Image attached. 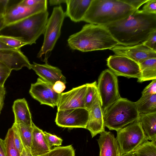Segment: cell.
Here are the masks:
<instances>
[{"label": "cell", "instance_id": "cell-9", "mask_svg": "<svg viewBox=\"0 0 156 156\" xmlns=\"http://www.w3.org/2000/svg\"><path fill=\"white\" fill-rule=\"evenodd\" d=\"M89 117V111L84 108L58 110L55 122L59 127L68 128H86Z\"/></svg>", "mask_w": 156, "mask_h": 156}, {"label": "cell", "instance_id": "cell-10", "mask_svg": "<svg viewBox=\"0 0 156 156\" xmlns=\"http://www.w3.org/2000/svg\"><path fill=\"white\" fill-rule=\"evenodd\" d=\"M107 65L117 76L128 78L141 77V71L139 63L125 56L115 55H110L107 59Z\"/></svg>", "mask_w": 156, "mask_h": 156}, {"label": "cell", "instance_id": "cell-42", "mask_svg": "<svg viewBox=\"0 0 156 156\" xmlns=\"http://www.w3.org/2000/svg\"><path fill=\"white\" fill-rule=\"evenodd\" d=\"M20 156H34L33 155L31 152L30 148L26 146L24 147Z\"/></svg>", "mask_w": 156, "mask_h": 156}, {"label": "cell", "instance_id": "cell-16", "mask_svg": "<svg viewBox=\"0 0 156 156\" xmlns=\"http://www.w3.org/2000/svg\"><path fill=\"white\" fill-rule=\"evenodd\" d=\"M88 111L89 119L86 129L90 132L93 138L105 131L103 111L99 95Z\"/></svg>", "mask_w": 156, "mask_h": 156}, {"label": "cell", "instance_id": "cell-6", "mask_svg": "<svg viewBox=\"0 0 156 156\" xmlns=\"http://www.w3.org/2000/svg\"><path fill=\"white\" fill-rule=\"evenodd\" d=\"M65 12L61 6L54 7L48 19L44 33V40L37 57L47 63L48 59L61 34V29L65 17Z\"/></svg>", "mask_w": 156, "mask_h": 156}, {"label": "cell", "instance_id": "cell-7", "mask_svg": "<svg viewBox=\"0 0 156 156\" xmlns=\"http://www.w3.org/2000/svg\"><path fill=\"white\" fill-rule=\"evenodd\" d=\"M97 88L103 112L121 97L117 76L109 69H106L99 75Z\"/></svg>", "mask_w": 156, "mask_h": 156}, {"label": "cell", "instance_id": "cell-27", "mask_svg": "<svg viewBox=\"0 0 156 156\" xmlns=\"http://www.w3.org/2000/svg\"><path fill=\"white\" fill-rule=\"evenodd\" d=\"M7 156H20V153L17 149L14 141L13 132L11 127L9 129L4 140Z\"/></svg>", "mask_w": 156, "mask_h": 156}, {"label": "cell", "instance_id": "cell-5", "mask_svg": "<svg viewBox=\"0 0 156 156\" xmlns=\"http://www.w3.org/2000/svg\"><path fill=\"white\" fill-rule=\"evenodd\" d=\"M105 126L117 131L139 120V114L134 102L121 97L103 112Z\"/></svg>", "mask_w": 156, "mask_h": 156}, {"label": "cell", "instance_id": "cell-29", "mask_svg": "<svg viewBox=\"0 0 156 156\" xmlns=\"http://www.w3.org/2000/svg\"><path fill=\"white\" fill-rule=\"evenodd\" d=\"M14 123L19 129L24 147L26 146L31 148L32 136V126L22 123Z\"/></svg>", "mask_w": 156, "mask_h": 156}, {"label": "cell", "instance_id": "cell-33", "mask_svg": "<svg viewBox=\"0 0 156 156\" xmlns=\"http://www.w3.org/2000/svg\"><path fill=\"white\" fill-rule=\"evenodd\" d=\"M12 70L3 63L0 62V86H4L7 79Z\"/></svg>", "mask_w": 156, "mask_h": 156}, {"label": "cell", "instance_id": "cell-48", "mask_svg": "<svg viewBox=\"0 0 156 156\" xmlns=\"http://www.w3.org/2000/svg\"><path fill=\"white\" fill-rule=\"evenodd\" d=\"M1 112H0V113Z\"/></svg>", "mask_w": 156, "mask_h": 156}, {"label": "cell", "instance_id": "cell-43", "mask_svg": "<svg viewBox=\"0 0 156 156\" xmlns=\"http://www.w3.org/2000/svg\"><path fill=\"white\" fill-rule=\"evenodd\" d=\"M0 156H7L5 146L4 140L0 138Z\"/></svg>", "mask_w": 156, "mask_h": 156}, {"label": "cell", "instance_id": "cell-18", "mask_svg": "<svg viewBox=\"0 0 156 156\" xmlns=\"http://www.w3.org/2000/svg\"><path fill=\"white\" fill-rule=\"evenodd\" d=\"M99 147V156H121L120 147L113 133L105 131L97 140Z\"/></svg>", "mask_w": 156, "mask_h": 156}, {"label": "cell", "instance_id": "cell-28", "mask_svg": "<svg viewBox=\"0 0 156 156\" xmlns=\"http://www.w3.org/2000/svg\"><path fill=\"white\" fill-rule=\"evenodd\" d=\"M40 156H75V151L72 145L57 146Z\"/></svg>", "mask_w": 156, "mask_h": 156}, {"label": "cell", "instance_id": "cell-31", "mask_svg": "<svg viewBox=\"0 0 156 156\" xmlns=\"http://www.w3.org/2000/svg\"><path fill=\"white\" fill-rule=\"evenodd\" d=\"M11 128L13 130V139L15 146L20 154L24 146L19 129L14 123H13Z\"/></svg>", "mask_w": 156, "mask_h": 156}, {"label": "cell", "instance_id": "cell-46", "mask_svg": "<svg viewBox=\"0 0 156 156\" xmlns=\"http://www.w3.org/2000/svg\"><path fill=\"white\" fill-rule=\"evenodd\" d=\"M15 49L3 42L0 40V50Z\"/></svg>", "mask_w": 156, "mask_h": 156}, {"label": "cell", "instance_id": "cell-26", "mask_svg": "<svg viewBox=\"0 0 156 156\" xmlns=\"http://www.w3.org/2000/svg\"><path fill=\"white\" fill-rule=\"evenodd\" d=\"M86 84L87 89L85 98L84 108L89 110L98 96V93L96 81Z\"/></svg>", "mask_w": 156, "mask_h": 156}, {"label": "cell", "instance_id": "cell-32", "mask_svg": "<svg viewBox=\"0 0 156 156\" xmlns=\"http://www.w3.org/2000/svg\"><path fill=\"white\" fill-rule=\"evenodd\" d=\"M43 133L48 144L51 147L53 146H59L62 145L63 140L61 138L46 131H43Z\"/></svg>", "mask_w": 156, "mask_h": 156}, {"label": "cell", "instance_id": "cell-2", "mask_svg": "<svg viewBox=\"0 0 156 156\" xmlns=\"http://www.w3.org/2000/svg\"><path fill=\"white\" fill-rule=\"evenodd\" d=\"M67 42L71 49L83 52L110 50L119 45L106 27L89 23L69 36Z\"/></svg>", "mask_w": 156, "mask_h": 156}, {"label": "cell", "instance_id": "cell-39", "mask_svg": "<svg viewBox=\"0 0 156 156\" xmlns=\"http://www.w3.org/2000/svg\"><path fill=\"white\" fill-rule=\"evenodd\" d=\"M43 0H23L19 1L21 5L27 7H31L41 2Z\"/></svg>", "mask_w": 156, "mask_h": 156}, {"label": "cell", "instance_id": "cell-41", "mask_svg": "<svg viewBox=\"0 0 156 156\" xmlns=\"http://www.w3.org/2000/svg\"><path fill=\"white\" fill-rule=\"evenodd\" d=\"M9 0H0V15H4Z\"/></svg>", "mask_w": 156, "mask_h": 156}, {"label": "cell", "instance_id": "cell-8", "mask_svg": "<svg viewBox=\"0 0 156 156\" xmlns=\"http://www.w3.org/2000/svg\"><path fill=\"white\" fill-rule=\"evenodd\" d=\"M116 138L121 155L133 151L142 143L148 140L139 120L117 131Z\"/></svg>", "mask_w": 156, "mask_h": 156}, {"label": "cell", "instance_id": "cell-36", "mask_svg": "<svg viewBox=\"0 0 156 156\" xmlns=\"http://www.w3.org/2000/svg\"><path fill=\"white\" fill-rule=\"evenodd\" d=\"M154 94H156V79L152 80L142 92V95Z\"/></svg>", "mask_w": 156, "mask_h": 156}, {"label": "cell", "instance_id": "cell-19", "mask_svg": "<svg viewBox=\"0 0 156 156\" xmlns=\"http://www.w3.org/2000/svg\"><path fill=\"white\" fill-rule=\"evenodd\" d=\"M92 0H66V16L73 21L79 22L83 19Z\"/></svg>", "mask_w": 156, "mask_h": 156}, {"label": "cell", "instance_id": "cell-11", "mask_svg": "<svg viewBox=\"0 0 156 156\" xmlns=\"http://www.w3.org/2000/svg\"><path fill=\"white\" fill-rule=\"evenodd\" d=\"M47 0H43L39 3L31 7L23 6L19 2L10 5L9 2L4 15L5 26L35 14L47 10Z\"/></svg>", "mask_w": 156, "mask_h": 156}, {"label": "cell", "instance_id": "cell-40", "mask_svg": "<svg viewBox=\"0 0 156 156\" xmlns=\"http://www.w3.org/2000/svg\"><path fill=\"white\" fill-rule=\"evenodd\" d=\"M5 93V89L4 86H0V112L3 107Z\"/></svg>", "mask_w": 156, "mask_h": 156}, {"label": "cell", "instance_id": "cell-23", "mask_svg": "<svg viewBox=\"0 0 156 156\" xmlns=\"http://www.w3.org/2000/svg\"><path fill=\"white\" fill-rule=\"evenodd\" d=\"M139 64L141 71L139 82L156 79V58H150L140 62Z\"/></svg>", "mask_w": 156, "mask_h": 156}, {"label": "cell", "instance_id": "cell-37", "mask_svg": "<svg viewBox=\"0 0 156 156\" xmlns=\"http://www.w3.org/2000/svg\"><path fill=\"white\" fill-rule=\"evenodd\" d=\"M122 2L128 4L136 10L143 5L145 4L148 0H121Z\"/></svg>", "mask_w": 156, "mask_h": 156}, {"label": "cell", "instance_id": "cell-30", "mask_svg": "<svg viewBox=\"0 0 156 156\" xmlns=\"http://www.w3.org/2000/svg\"><path fill=\"white\" fill-rule=\"evenodd\" d=\"M0 40L8 46L15 49H19L26 44L20 40L10 36L0 35Z\"/></svg>", "mask_w": 156, "mask_h": 156}, {"label": "cell", "instance_id": "cell-34", "mask_svg": "<svg viewBox=\"0 0 156 156\" xmlns=\"http://www.w3.org/2000/svg\"><path fill=\"white\" fill-rule=\"evenodd\" d=\"M141 10L146 13L156 14V0H148Z\"/></svg>", "mask_w": 156, "mask_h": 156}, {"label": "cell", "instance_id": "cell-4", "mask_svg": "<svg viewBox=\"0 0 156 156\" xmlns=\"http://www.w3.org/2000/svg\"><path fill=\"white\" fill-rule=\"evenodd\" d=\"M48 15L47 10L5 26L0 31V35L18 38L26 45L35 44L44 33Z\"/></svg>", "mask_w": 156, "mask_h": 156}, {"label": "cell", "instance_id": "cell-14", "mask_svg": "<svg viewBox=\"0 0 156 156\" xmlns=\"http://www.w3.org/2000/svg\"><path fill=\"white\" fill-rule=\"evenodd\" d=\"M110 50L115 55L126 56L138 63L146 59L156 58V51L143 43L129 46L118 45Z\"/></svg>", "mask_w": 156, "mask_h": 156}, {"label": "cell", "instance_id": "cell-45", "mask_svg": "<svg viewBox=\"0 0 156 156\" xmlns=\"http://www.w3.org/2000/svg\"><path fill=\"white\" fill-rule=\"evenodd\" d=\"M5 26V19L4 15H0V31Z\"/></svg>", "mask_w": 156, "mask_h": 156}, {"label": "cell", "instance_id": "cell-12", "mask_svg": "<svg viewBox=\"0 0 156 156\" xmlns=\"http://www.w3.org/2000/svg\"><path fill=\"white\" fill-rule=\"evenodd\" d=\"M53 85L38 78L35 83L31 84L29 93L41 104L54 108L58 104L61 94H58L53 90Z\"/></svg>", "mask_w": 156, "mask_h": 156}, {"label": "cell", "instance_id": "cell-3", "mask_svg": "<svg viewBox=\"0 0 156 156\" xmlns=\"http://www.w3.org/2000/svg\"><path fill=\"white\" fill-rule=\"evenodd\" d=\"M136 10L121 0H92L82 21L104 26L121 20Z\"/></svg>", "mask_w": 156, "mask_h": 156}, {"label": "cell", "instance_id": "cell-35", "mask_svg": "<svg viewBox=\"0 0 156 156\" xmlns=\"http://www.w3.org/2000/svg\"><path fill=\"white\" fill-rule=\"evenodd\" d=\"M156 30L154 31L143 44L150 49L156 51Z\"/></svg>", "mask_w": 156, "mask_h": 156}, {"label": "cell", "instance_id": "cell-44", "mask_svg": "<svg viewBox=\"0 0 156 156\" xmlns=\"http://www.w3.org/2000/svg\"><path fill=\"white\" fill-rule=\"evenodd\" d=\"M66 0H50L49 3L50 5H60L62 3H66Z\"/></svg>", "mask_w": 156, "mask_h": 156}, {"label": "cell", "instance_id": "cell-38", "mask_svg": "<svg viewBox=\"0 0 156 156\" xmlns=\"http://www.w3.org/2000/svg\"><path fill=\"white\" fill-rule=\"evenodd\" d=\"M66 87L65 84L60 81L56 82L53 85L52 89L56 93L60 94L65 90Z\"/></svg>", "mask_w": 156, "mask_h": 156}, {"label": "cell", "instance_id": "cell-25", "mask_svg": "<svg viewBox=\"0 0 156 156\" xmlns=\"http://www.w3.org/2000/svg\"><path fill=\"white\" fill-rule=\"evenodd\" d=\"M135 156H156V141L147 140L133 151Z\"/></svg>", "mask_w": 156, "mask_h": 156}, {"label": "cell", "instance_id": "cell-24", "mask_svg": "<svg viewBox=\"0 0 156 156\" xmlns=\"http://www.w3.org/2000/svg\"><path fill=\"white\" fill-rule=\"evenodd\" d=\"M134 103L139 114L156 112V94L142 95Z\"/></svg>", "mask_w": 156, "mask_h": 156}, {"label": "cell", "instance_id": "cell-15", "mask_svg": "<svg viewBox=\"0 0 156 156\" xmlns=\"http://www.w3.org/2000/svg\"><path fill=\"white\" fill-rule=\"evenodd\" d=\"M0 62L12 70H18L23 67L31 69V64L20 49L0 50Z\"/></svg>", "mask_w": 156, "mask_h": 156}, {"label": "cell", "instance_id": "cell-21", "mask_svg": "<svg viewBox=\"0 0 156 156\" xmlns=\"http://www.w3.org/2000/svg\"><path fill=\"white\" fill-rule=\"evenodd\" d=\"M12 108L14 115V123L32 126L33 122L27 101L24 98L16 100Z\"/></svg>", "mask_w": 156, "mask_h": 156}, {"label": "cell", "instance_id": "cell-13", "mask_svg": "<svg viewBox=\"0 0 156 156\" xmlns=\"http://www.w3.org/2000/svg\"><path fill=\"white\" fill-rule=\"evenodd\" d=\"M87 89V86L85 84L61 93L57 105V111L84 108V100Z\"/></svg>", "mask_w": 156, "mask_h": 156}, {"label": "cell", "instance_id": "cell-17", "mask_svg": "<svg viewBox=\"0 0 156 156\" xmlns=\"http://www.w3.org/2000/svg\"><path fill=\"white\" fill-rule=\"evenodd\" d=\"M31 69L34 70L41 79L53 85L58 81H60L65 84L66 78L62 71L58 68L52 66L47 63L40 64L33 62L31 64Z\"/></svg>", "mask_w": 156, "mask_h": 156}, {"label": "cell", "instance_id": "cell-22", "mask_svg": "<svg viewBox=\"0 0 156 156\" xmlns=\"http://www.w3.org/2000/svg\"><path fill=\"white\" fill-rule=\"evenodd\" d=\"M139 120L148 140L156 141V112L139 114Z\"/></svg>", "mask_w": 156, "mask_h": 156}, {"label": "cell", "instance_id": "cell-1", "mask_svg": "<svg viewBox=\"0 0 156 156\" xmlns=\"http://www.w3.org/2000/svg\"><path fill=\"white\" fill-rule=\"evenodd\" d=\"M119 45L133 46L144 42L156 30V14L135 11L126 17L104 26Z\"/></svg>", "mask_w": 156, "mask_h": 156}, {"label": "cell", "instance_id": "cell-20", "mask_svg": "<svg viewBox=\"0 0 156 156\" xmlns=\"http://www.w3.org/2000/svg\"><path fill=\"white\" fill-rule=\"evenodd\" d=\"M31 151L34 156H40L51 149L44 134L43 131L33 122Z\"/></svg>", "mask_w": 156, "mask_h": 156}, {"label": "cell", "instance_id": "cell-47", "mask_svg": "<svg viewBox=\"0 0 156 156\" xmlns=\"http://www.w3.org/2000/svg\"><path fill=\"white\" fill-rule=\"evenodd\" d=\"M121 156H135L133 151L123 154Z\"/></svg>", "mask_w": 156, "mask_h": 156}]
</instances>
